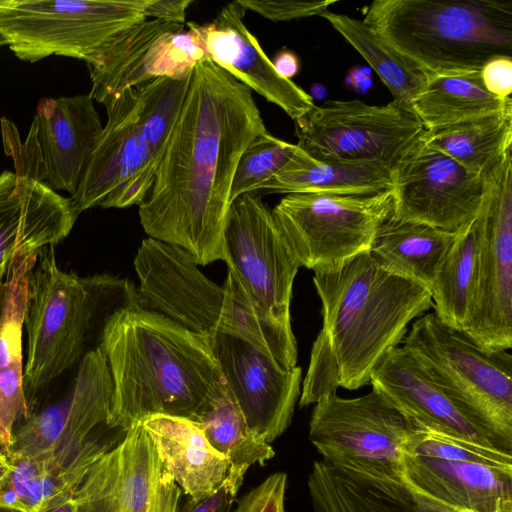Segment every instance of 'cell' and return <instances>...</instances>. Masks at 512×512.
Masks as SVG:
<instances>
[{"label": "cell", "instance_id": "obj_1", "mask_svg": "<svg viewBox=\"0 0 512 512\" xmlns=\"http://www.w3.org/2000/svg\"><path fill=\"white\" fill-rule=\"evenodd\" d=\"M268 130L252 91L222 68L197 64L155 179L139 205L149 238L197 265L226 261L224 228L241 154Z\"/></svg>", "mask_w": 512, "mask_h": 512}, {"label": "cell", "instance_id": "obj_2", "mask_svg": "<svg viewBox=\"0 0 512 512\" xmlns=\"http://www.w3.org/2000/svg\"><path fill=\"white\" fill-rule=\"evenodd\" d=\"M322 328L310 354L299 406L339 387L370 383L388 351L403 342L411 321L433 308L431 292L381 268L369 251L312 269Z\"/></svg>", "mask_w": 512, "mask_h": 512}, {"label": "cell", "instance_id": "obj_3", "mask_svg": "<svg viewBox=\"0 0 512 512\" xmlns=\"http://www.w3.org/2000/svg\"><path fill=\"white\" fill-rule=\"evenodd\" d=\"M101 347L113 383V428L127 431L152 415L194 421L228 390L208 337L139 304L110 318Z\"/></svg>", "mask_w": 512, "mask_h": 512}, {"label": "cell", "instance_id": "obj_4", "mask_svg": "<svg viewBox=\"0 0 512 512\" xmlns=\"http://www.w3.org/2000/svg\"><path fill=\"white\" fill-rule=\"evenodd\" d=\"M139 304L133 283L116 276H79L59 267L54 246L37 256L28 280L24 389L28 405L100 347L119 310Z\"/></svg>", "mask_w": 512, "mask_h": 512}, {"label": "cell", "instance_id": "obj_5", "mask_svg": "<svg viewBox=\"0 0 512 512\" xmlns=\"http://www.w3.org/2000/svg\"><path fill=\"white\" fill-rule=\"evenodd\" d=\"M197 266L180 248L144 239L134 259L139 305L208 338L216 334L241 338L283 368L296 367L293 331L258 306L234 269L227 266L226 280L219 286Z\"/></svg>", "mask_w": 512, "mask_h": 512}, {"label": "cell", "instance_id": "obj_6", "mask_svg": "<svg viewBox=\"0 0 512 512\" xmlns=\"http://www.w3.org/2000/svg\"><path fill=\"white\" fill-rule=\"evenodd\" d=\"M190 77H160L128 88L103 105L107 121L77 192L76 213L140 205L151 189Z\"/></svg>", "mask_w": 512, "mask_h": 512}, {"label": "cell", "instance_id": "obj_7", "mask_svg": "<svg viewBox=\"0 0 512 512\" xmlns=\"http://www.w3.org/2000/svg\"><path fill=\"white\" fill-rule=\"evenodd\" d=\"M362 21L427 74L480 72L512 57L511 0H375Z\"/></svg>", "mask_w": 512, "mask_h": 512}, {"label": "cell", "instance_id": "obj_8", "mask_svg": "<svg viewBox=\"0 0 512 512\" xmlns=\"http://www.w3.org/2000/svg\"><path fill=\"white\" fill-rule=\"evenodd\" d=\"M175 15L171 0H0V36L22 61L57 55L91 64L130 27Z\"/></svg>", "mask_w": 512, "mask_h": 512}, {"label": "cell", "instance_id": "obj_9", "mask_svg": "<svg viewBox=\"0 0 512 512\" xmlns=\"http://www.w3.org/2000/svg\"><path fill=\"white\" fill-rule=\"evenodd\" d=\"M112 395V378L100 346L80 362L62 396L32 410L17 426L6 452L40 462L48 473L85 472L127 432L109 424Z\"/></svg>", "mask_w": 512, "mask_h": 512}, {"label": "cell", "instance_id": "obj_10", "mask_svg": "<svg viewBox=\"0 0 512 512\" xmlns=\"http://www.w3.org/2000/svg\"><path fill=\"white\" fill-rule=\"evenodd\" d=\"M435 381L501 450L512 453V356L486 351L435 312L418 317L403 340Z\"/></svg>", "mask_w": 512, "mask_h": 512}, {"label": "cell", "instance_id": "obj_11", "mask_svg": "<svg viewBox=\"0 0 512 512\" xmlns=\"http://www.w3.org/2000/svg\"><path fill=\"white\" fill-rule=\"evenodd\" d=\"M410 434L404 416L376 389L356 398L332 392L317 403L309 439L323 460L414 510L403 477L402 448Z\"/></svg>", "mask_w": 512, "mask_h": 512}, {"label": "cell", "instance_id": "obj_12", "mask_svg": "<svg viewBox=\"0 0 512 512\" xmlns=\"http://www.w3.org/2000/svg\"><path fill=\"white\" fill-rule=\"evenodd\" d=\"M294 123L296 145L316 161L374 163L393 171L425 132L414 111L394 99L381 106L330 100Z\"/></svg>", "mask_w": 512, "mask_h": 512}, {"label": "cell", "instance_id": "obj_13", "mask_svg": "<svg viewBox=\"0 0 512 512\" xmlns=\"http://www.w3.org/2000/svg\"><path fill=\"white\" fill-rule=\"evenodd\" d=\"M300 266L314 269L369 251L392 216L391 189L372 194H288L271 209Z\"/></svg>", "mask_w": 512, "mask_h": 512}, {"label": "cell", "instance_id": "obj_14", "mask_svg": "<svg viewBox=\"0 0 512 512\" xmlns=\"http://www.w3.org/2000/svg\"><path fill=\"white\" fill-rule=\"evenodd\" d=\"M103 130L91 94L43 98L24 140L13 122L1 119L5 154L15 173L74 195Z\"/></svg>", "mask_w": 512, "mask_h": 512}, {"label": "cell", "instance_id": "obj_15", "mask_svg": "<svg viewBox=\"0 0 512 512\" xmlns=\"http://www.w3.org/2000/svg\"><path fill=\"white\" fill-rule=\"evenodd\" d=\"M474 295L462 328L482 349L512 347V155L484 174Z\"/></svg>", "mask_w": 512, "mask_h": 512}, {"label": "cell", "instance_id": "obj_16", "mask_svg": "<svg viewBox=\"0 0 512 512\" xmlns=\"http://www.w3.org/2000/svg\"><path fill=\"white\" fill-rule=\"evenodd\" d=\"M226 264L264 312L292 330L290 302L300 264L279 231L271 209L257 193L235 198L225 228Z\"/></svg>", "mask_w": 512, "mask_h": 512}, {"label": "cell", "instance_id": "obj_17", "mask_svg": "<svg viewBox=\"0 0 512 512\" xmlns=\"http://www.w3.org/2000/svg\"><path fill=\"white\" fill-rule=\"evenodd\" d=\"M181 493L139 421L89 466L73 499L76 512H178Z\"/></svg>", "mask_w": 512, "mask_h": 512}, {"label": "cell", "instance_id": "obj_18", "mask_svg": "<svg viewBox=\"0 0 512 512\" xmlns=\"http://www.w3.org/2000/svg\"><path fill=\"white\" fill-rule=\"evenodd\" d=\"M484 175L421 140L393 171L392 218L458 232L481 208Z\"/></svg>", "mask_w": 512, "mask_h": 512}, {"label": "cell", "instance_id": "obj_19", "mask_svg": "<svg viewBox=\"0 0 512 512\" xmlns=\"http://www.w3.org/2000/svg\"><path fill=\"white\" fill-rule=\"evenodd\" d=\"M209 342L248 427L271 444L291 423L301 368L285 369L252 344L228 334H216Z\"/></svg>", "mask_w": 512, "mask_h": 512}, {"label": "cell", "instance_id": "obj_20", "mask_svg": "<svg viewBox=\"0 0 512 512\" xmlns=\"http://www.w3.org/2000/svg\"><path fill=\"white\" fill-rule=\"evenodd\" d=\"M370 384L404 416L410 431L498 448L405 348L386 353Z\"/></svg>", "mask_w": 512, "mask_h": 512}, {"label": "cell", "instance_id": "obj_21", "mask_svg": "<svg viewBox=\"0 0 512 512\" xmlns=\"http://www.w3.org/2000/svg\"><path fill=\"white\" fill-rule=\"evenodd\" d=\"M78 217L70 198L11 171L0 174V285L22 258L66 238Z\"/></svg>", "mask_w": 512, "mask_h": 512}, {"label": "cell", "instance_id": "obj_22", "mask_svg": "<svg viewBox=\"0 0 512 512\" xmlns=\"http://www.w3.org/2000/svg\"><path fill=\"white\" fill-rule=\"evenodd\" d=\"M238 0L223 6L206 25H193L210 61L237 81L280 107L293 121L314 106L313 99L293 81L281 77L244 22Z\"/></svg>", "mask_w": 512, "mask_h": 512}, {"label": "cell", "instance_id": "obj_23", "mask_svg": "<svg viewBox=\"0 0 512 512\" xmlns=\"http://www.w3.org/2000/svg\"><path fill=\"white\" fill-rule=\"evenodd\" d=\"M407 488L461 512H512V470L403 453Z\"/></svg>", "mask_w": 512, "mask_h": 512}, {"label": "cell", "instance_id": "obj_24", "mask_svg": "<svg viewBox=\"0 0 512 512\" xmlns=\"http://www.w3.org/2000/svg\"><path fill=\"white\" fill-rule=\"evenodd\" d=\"M37 256L22 258L0 285V448L5 452L15 429L29 415L23 335L29 274Z\"/></svg>", "mask_w": 512, "mask_h": 512}, {"label": "cell", "instance_id": "obj_25", "mask_svg": "<svg viewBox=\"0 0 512 512\" xmlns=\"http://www.w3.org/2000/svg\"><path fill=\"white\" fill-rule=\"evenodd\" d=\"M158 455L188 500L198 502L225 480L230 463L186 418L152 415L141 420Z\"/></svg>", "mask_w": 512, "mask_h": 512}, {"label": "cell", "instance_id": "obj_26", "mask_svg": "<svg viewBox=\"0 0 512 512\" xmlns=\"http://www.w3.org/2000/svg\"><path fill=\"white\" fill-rule=\"evenodd\" d=\"M392 184L393 170L385 166L363 162H319L298 148L259 191L286 195L372 194L389 190Z\"/></svg>", "mask_w": 512, "mask_h": 512}, {"label": "cell", "instance_id": "obj_27", "mask_svg": "<svg viewBox=\"0 0 512 512\" xmlns=\"http://www.w3.org/2000/svg\"><path fill=\"white\" fill-rule=\"evenodd\" d=\"M458 232L391 217L377 230L369 252L384 270L431 292L437 270Z\"/></svg>", "mask_w": 512, "mask_h": 512}, {"label": "cell", "instance_id": "obj_28", "mask_svg": "<svg viewBox=\"0 0 512 512\" xmlns=\"http://www.w3.org/2000/svg\"><path fill=\"white\" fill-rule=\"evenodd\" d=\"M512 107L485 88L480 72L457 75L428 74L413 101V111L425 130L475 120Z\"/></svg>", "mask_w": 512, "mask_h": 512}, {"label": "cell", "instance_id": "obj_29", "mask_svg": "<svg viewBox=\"0 0 512 512\" xmlns=\"http://www.w3.org/2000/svg\"><path fill=\"white\" fill-rule=\"evenodd\" d=\"M184 26L174 20L148 18L119 35L93 63L87 64L93 99L104 104L138 86L141 66L151 45L163 34L183 30Z\"/></svg>", "mask_w": 512, "mask_h": 512}, {"label": "cell", "instance_id": "obj_30", "mask_svg": "<svg viewBox=\"0 0 512 512\" xmlns=\"http://www.w3.org/2000/svg\"><path fill=\"white\" fill-rule=\"evenodd\" d=\"M422 141L466 169L484 175L511 151L512 107L475 120L425 130Z\"/></svg>", "mask_w": 512, "mask_h": 512}, {"label": "cell", "instance_id": "obj_31", "mask_svg": "<svg viewBox=\"0 0 512 512\" xmlns=\"http://www.w3.org/2000/svg\"><path fill=\"white\" fill-rule=\"evenodd\" d=\"M324 18L374 69L397 100L413 110V101L428 74L385 42L362 20L328 9Z\"/></svg>", "mask_w": 512, "mask_h": 512}, {"label": "cell", "instance_id": "obj_32", "mask_svg": "<svg viewBox=\"0 0 512 512\" xmlns=\"http://www.w3.org/2000/svg\"><path fill=\"white\" fill-rule=\"evenodd\" d=\"M477 248L475 218L458 232L431 288L435 314L442 322L460 331L468 318L474 295Z\"/></svg>", "mask_w": 512, "mask_h": 512}, {"label": "cell", "instance_id": "obj_33", "mask_svg": "<svg viewBox=\"0 0 512 512\" xmlns=\"http://www.w3.org/2000/svg\"><path fill=\"white\" fill-rule=\"evenodd\" d=\"M193 422L209 443L228 459L230 466H263L275 455L271 444L248 427L229 388L202 410Z\"/></svg>", "mask_w": 512, "mask_h": 512}, {"label": "cell", "instance_id": "obj_34", "mask_svg": "<svg viewBox=\"0 0 512 512\" xmlns=\"http://www.w3.org/2000/svg\"><path fill=\"white\" fill-rule=\"evenodd\" d=\"M314 512H407L410 507L378 488L357 480L323 459L308 477Z\"/></svg>", "mask_w": 512, "mask_h": 512}, {"label": "cell", "instance_id": "obj_35", "mask_svg": "<svg viewBox=\"0 0 512 512\" xmlns=\"http://www.w3.org/2000/svg\"><path fill=\"white\" fill-rule=\"evenodd\" d=\"M187 26L186 31L163 34L151 45L141 66L139 85L160 77L185 79L197 64L211 62L193 22Z\"/></svg>", "mask_w": 512, "mask_h": 512}, {"label": "cell", "instance_id": "obj_36", "mask_svg": "<svg viewBox=\"0 0 512 512\" xmlns=\"http://www.w3.org/2000/svg\"><path fill=\"white\" fill-rule=\"evenodd\" d=\"M298 151L268 131L255 138L241 154L231 187V202L246 193H257Z\"/></svg>", "mask_w": 512, "mask_h": 512}, {"label": "cell", "instance_id": "obj_37", "mask_svg": "<svg viewBox=\"0 0 512 512\" xmlns=\"http://www.w3.org/2000/svg\"><path fill=\"white\" fill-rule=\"evenodd\" d=\"M402 452L451 461H471L512 470V453L468 441L410 431Z\"/></svg>", "mask_w": 512, "mask_h": 512}, {"label": "cell", "instance_id": "obj_38", "mask_svg": "<svg viewBox=\"0 0 512 512\" xmlns=\"http://www.w3.org/2000/svg\"><path fill=\"white\" fill-rule=\"evenodd\" d=\"M246 11H253L271 21H290L319 15L335 4V0L324 1H278L238 0Z\"/></svg>", "mask_w": 512, "mask_h": 512}, {"label": "cell", "instance_id": "obj_39", "mask_svg": "<svg viewBox=\"0 0 512 512\" xmlns=\"http://www.w3.org/2000/svg\"><path fill=\"white\" fill-rule=\"evenodd\" d=\"M286 485L284 472L271 474L238 501L234 512H285Z\"/></svg>", "mask_w": 512, "mask_h": 512}, {"label": "cell", "instance_id": "obj_40", "mask_svg": "<svg viewBox=\"0 0 512 512\" xmlns=\"http://www.w3.org/2000/svg\"><path fill=\"white\" fill-rule=\"evenodd\" d=\"M247 470L245 466H230L225 480L214 493L198 502L188 500L181 512H229Z\"/></svg>", "mask_w": 512, "mask_h": 512}, {"label": "cell", "instance_id": "obj_41", "mask_svg": "<svg viewBox=\"0 0 512 512\" xmlns=\"http://www.w3.org/2000/svg\"><path fill=\"white\" fill-rule=\"evenodd\" d=\"M482 82L488 92L507 99L512 93V57L500 56L489 60L480 70Z\"/></svg>", "mask_w": 512, "mask_h": 512}, {"label": "cell", "instance_id": "obj_42", "mask_svg": "<svg viewBox=\"0 0 512 512\" xmlns=\"http://www.w3.org/2000/svg\"><path fill=\"white\" fill-rule=\"evenodd\" d=\"M276 72L283 78L290 80L300 69V62L295 53L290 50L280 51L272 61Z\"/></svg>", "mask_w": 512, "mask_h": 512}, {"label": "cell", "instance_id": "obj_43", "mask_svg": "<svg viewBox=\"0 0 512 512\" xmlns=\"http://www.w3.org/2000/svg\"><path fill=\"white\" fill-rule=\"evenodd\" d=\"M414 501L415 512H461L446 505H443L433 499H430L417 492L411 491Z\"/></svg>", "mask_w": 512, "mask_h": 512}, {"label": "cell", "instance_id": "obj_44", "mask_svg": "<svg viewBox=\"0 0 512 512\" xmlns=\"http://www.w3.org/2000/svg\"><path fill=\"white\" fill-rule=\"evenodd\" d=\"M73 497L67 493L56 495L37 512H76Z\"/></svg>", "mask_w": 512, "mask_h": 512}, {"label": "cell", "instance_id": "obj_45", "mask_svg": "<svg viewBox=\"0 0 512 512\" xmlns=\"http://www.w3.org/2000/svg\"><path fill=\"white\" fill-rule=\"evenodd\" d=\"M346 84L357 92L366 90L371 85L369 71L358 66L351 68L346 77Z\"/></svg>", "mask_w": 512, "mask_h": 512}, {"label": "cell", "instance_id": "obj_46", "mask_svg": "<svg viewBox=\"0 0 512 512\" xmlns=\"http://www.w3.org/2000/svg\"><path fill=\"white\" fill-rule=\"evenodd\" d=\"M10 473L11 465L8 456L6 452L0 448V490L6 486Z\"/></svg>", "mask_w": 512, "mask_h": 512}, {"label": "cell", "instance_id": "obj_47", "mask_svg": "<svg viewBox=\"0 0 512 512\" xmlns=\"http://www.w3.org/2000/svg\"><path fill=\"white\" fill-rule=\"evenodd\" d=\"M311 92H312V94L310 95V97L312 99L313 98L321 99V98L325 97V95L327 93L325 86H323L322 84H314L311 87Z\"/></svg>", "mask_w": 512, "mask_h": 512}, {"label": "cell", "instance_id": "obj_48", "mask_svg": "<svg viewBox=\"0 0 512 512\" xmlns=\"http://www.w3.org/2000/svg\"><path fill=\"white\" fill-rule=\"evenodd\" d=\"M0 512H27L26 510H22L19 508H12V507H3L0 506Z\"/></svg>", "mask_w": 512, "mask_h": 512}, {"label": "cell", "instance_id": "obj_49", "mask_svg": "<svg viewBox=\"0 0 512 512\" xmlns=\"http://www.w3.org/2000/svg\"><path fill=\"white\" fill-rule=\"evenodd\" d=\"M6 45L5 41L2 39V37L0 36V46H4Z\"/></svg>", "mask_w": 512, "mask_h": 512}, {"label": "cell", "instance_id": "obj_50", "mask_svg": "<svg viewBox=\"0 0 512 512\" xmlns=\"http://www.w3.org/2000/svg\"><path fill=\"white\" fill-rule=\"evenodd\" d=\"M407 512H415V511H407Z\"/></svg>", "mask_w": 512, "mask_h": 512}]
</instances>
